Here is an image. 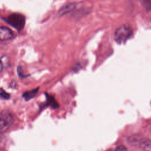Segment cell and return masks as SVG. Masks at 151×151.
I'll return each instance as SVG.
<instances>
[{
  "mask_svg": "<svg viewBox=\"0 0 151 151\" xmlns=\"http://www.w3.org/2000/svg\"><path fill=\"white\" fill-rule=\"evenodd\" d=\"M76 5H77V4H76V3H70V4H68L65 5L63 6L58 11V14H57L58 16L61 17L64 15H65V14L70 12L71 11H73L76 8Z\"/></svg>",
  "mask_w": 151,
  "mask_h": 151,
  "instance_id": "obj_5",
  "label": "cell"
},
{
  "mask_svg": "<svg viewBox=\"0 0 151 151\" xmlns=\"http://www.w3.org/2000/svg\"><path fill=\"white\" fill-rule=\"evenodd\" d=\"M14 122L12 114L6 111L0 113V132L6 131Z\"/></svg>",
  "mask_w": 151,
  "mask_h": 151,
  "instance_id": "obj_3",
  "label": "cell"
},
{
  "mask_svg": "<svg viewBox=\"0 0 151 151\" xmlns=\"http://www.w3.org/2000/svg\"><path fill=\"white\" fill-rule=\"evenodd\" d=\"M139 147L144 151H151V140L147 138H142Z\"/></svg>",
  "mask_w": 151,
  "mask_h": 151,
  "instance_id": "obj_6",
  "label": "cell"
},
{
  "mask_svg": "<svg viewBox=\"0 0 151 151\" xmlns=\"http://www.w3.org/2000/svg\"><path fill=\"white\" fill-rule=\"evenodd\" d=\"M115 151H127V148L124 146L120 145V146H118L116 148Z\"/></svg>",
  "mask_w": 151,
  "mask_h": 151,
  "instance_id": "obj_13",
  "label": "cell"
},
{
  "mask_svg": "<svg viewBox=\"0 0 151 151\" xmlns=\"http://www.w3.org/2000/svg\"><path fill=\"white\" fill-rule=\"evenodd\" d=\"M38 89L39 88H37L29 91H27L25 93H24L22 96L25 100H29L36 96L37 93L38 91Z\"/></svg>",
  "mask_w": 151,
  "mask_h": 151,
  "instance_id": "obj_8",
  "label": "cell"
},
{
  "mask_svg": "<svg viewBox=\"0 0 151 151\" xmlns=\"http://www.w3.org/2000/svg\"><path fill=\"white\" fill-rule=\"evenodd\" d=\"M132 35V30L129 26L123 25L119 27L114 34V40L118 44L124 43Z\"/></svg>",
  "mask_w": 151,
  "mask_h": 151,
  "instance_id": "obj_1",
  "label": "cell"
},
{
  "mask_svg": "<svg viewBox=\"0 0 151 151\" xmlns=\"http://www.w3.org/2000/svg\"><path fill=\"white\" fill-rule=\"evenodd\" d=\"M0 63H1L3 68H6L9 65V60L8 56L4 55L0 58Z\"/></svg>",
  "mask_w": 151,
  "mask_h": 151,
  "instance_id": "obj_10",
  "label": "cell"
},
{
  "mask_svg": "<svg viewBox=\"0 0 151 151\" xmlns=\"http://www.w3.org/2000/svg\"><path fill=\"white\" fill-rule=\"evenodd\" d=\"M2 69H3V67H2V64H1V63H0V73H1V71H2Z\"/></svg>",
  "mask_w": 151,
  "mask_h": 151,
  "instance_id": "obj_15",
  "label": "cell"
},
{
  "mask_svg": "<svg viewBox=\"0 0 151 151\" xmlns=\"http://www.w3.org/2000/svg\"><path fill=\"white\" fill-rule=\"evenodd\" d=\"M6 22L15 29L19 31L24 27L25 24V18L22 14L14 13L8 17Z\"/></svg>",
  "mask_w": 151,
  "mask_h": 151,
  "instance_id": "obj_2",
  "label": "cell"
},
{
  "mask_svg": "<svg viewBox=\"0 0 151 151\" xmlns=\"http://www.w3.org/2000/svg\"><path fill=\"white\" fill-rule=\"evenodd\" d=\"M14 34L12 31L5 27L0 26V41H6L12 40Z\"/></svg>",
  "mask_w": 151,
  "mask_h": 151,
  "instance_id": "obj_4",
  "label": "cell"
},
{
  "mask_svg": "<svg viewBox=\"0 0 151 151\" xmlns=\"http://www.w3.org/2000/svg\"><path fill=\"white\" fill-rule=\"evenodd\" d=\"M142 137L138 134H133L128 137V142L129 143L133 146H138L140 140L142 139Z\"/></svg>",
  "mask_w": 151,
  "mask_h": 151,
  "instance_id": "obj_7",
  "label": "cell"
},
{
  "mask_svg": "<svg viewBox=\"0 0 151 151\" xmlns=\"http://www.w3.org/2000/svg\"><path fill=\"white\" fill-rule=\"evenodd\" d=\"M0 97L3 99L6 100V99H8L10 97V96L4 89L0 88Z\"/></svg>",
  "mask_w": 151,
  "mask_h": 151,
  "instance_id": "obj_12",
  "label": "cell"
},
{
  "mask_svg": "<svg viewBox=\"0 0 151 151\" xmlns=\"http://www.w3.org/2000/svg\"><path fill=\"white\" fill-rule=\"evenodd\" d=\"M142 6L147 11L151 10V0H140Z\"/></svg>",
  "mask_w": 151,
  "mask_h": 151,
  "instance_id": "obj_11",
  "label": "cell"
},
{
  "mask_svg": "<svg viewBox=\"0 0 151 151\" xmlns=\"http://www.w3.org/2000/svg\"><path fill=\"white\" fill-rule=\"evenodd\" d=\"M17 70H18V74H19V76L20 77H24V76H23V73H22V68H21V67H18Z\"/></svg>",
  "mask_w": 151,
  "mask_h": 151,
  "instance_id": "obj_14",
  "label": "cell"
},
{
  "mask_svg": "<svg viewBox=\"0 0 151 151\" xmlns=\"http://www.w3.org/2000/svg\"><path fill=\"white\" fill-rule=\"evenodd\" d=\"M47 104L51 106L53 109L58 107V104L54 97L50 95H47Z\"/></svg>",
  "mask_w": 151,
  "mask_h": 151,
  "instance_id": "obj_9",
  "label": "cell"
}]
</instances>
